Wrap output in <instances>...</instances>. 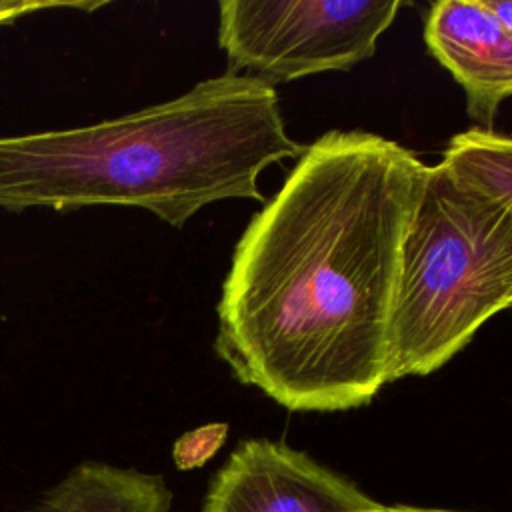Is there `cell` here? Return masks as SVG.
I'll use <instances>...</instances> for the list:
<instances>
[{"label":"cell","instance_id":"obj_4","mask_svg":"<svg viewBox=\"0 0 512 512\" xmlns=\"http://www.w3.org/2000/svg\"><path fill=\"white\" fill-rule=\"evenodd\" d=\"M398 8V0H224L218 42L230 74L274 86L372 58Z\"/></svg>","mask_w":512,"mask_h":512},{"label":"cell","instance_id":"obj_6","mask_svg":"<svg viewBox=\"0 0 512 512\" xmlns=\"http://www.w3.org/2000/svg\"><path fill=\"white\" fill-rule=\"evenodd\" d=\"M424 40L464 88L468 116L492 130L500 104L512 96V30L484 0H440L430 6Z\"/></svg>","mask_w":512,"mask_h":512},{"label":"cell","instance_id":"obj_3","mask_svg":"<svg viewBox=\"0 0 512 512\" xmlns=\"http://www.w3.org/2000/svg\"><path fill=\"white\" fill-rule=\"evenodd\" d=\"M512 308V196L428 166L400 252L388 384L442 368Z\"/></svg>","mask_w":512,"mask_h":512},{"label":"cell","instance_id":"obj_11","mask_svg":"<svg viewBox=\"0 0 512 512\" xmlns=\"http://www.w3.org/2000/svg\"><path fill=\"white\" fill-rule=\"evenodd\" d=\"M500 22L512 30V0H484Z\"/></svg>","mask_w":512,"mask_h":512},{"label":"cell","instance_id":"obj_5","mask_svg":"<svg viewBox=\"0 0 512 512\" xmlns=\"http://www.w3.org/2000/svg\"><path fill=\"white\" fill-rule=\"evenodd\" d=\"M350 478L284 442H240L212 478L202 512H358L376 506Z\"/></svg>","mask_w":512,"mask_h":512},{"label":"cell","instance_id":"obj_10","mask_svg":"<svg viewBox=\"0 0 512 512\" xmlns=\"http://www.w3.org/2000/svg\"><path fill=\"white\" fill-rule=\"evenodd\" d=\"M106 2H0V24L14 22L16 18L44 8H76L94 12L96 8L104 6Z\"/></svg>","mask_w":512,"mask_h":512},{"label":"cell","instance_id":"obj_1","mask_svg":"<svg viewBox=\"0 0 512 512\" xmlns=\"http://www.w3.org/2000/svg\"><path fill=\"white\" fill-rule=\"evenodd\" d=\"M428 166L378 134L306 146L240 236L218 302L216 354L296 412L366 406L388 384L406 228Z\"/></svg>","mask_w":512,"mask_h":512},{"label":"cell","instance_id":"obj_2","mask_svg":"<svg viewBox=\"0 0 512 512\" xmlns=\"http://www.w3.org/2000/svg\"><path fill=\"white\" fill-rule=\"evenodd\" d=\"M304 150L276 88L226 72L94 126L0 138V208L134 206L180 228L218 200L264 202L258 176Z\"/></svg>","mask_w":512,"mask_h":512},{"label":"cell","instance_id":"obj_8","mask_svg":"<svg viewBox=\"0 0 512 512\" xmlns=\"http://www.w3.org/2000/svg\"><path fill=\"white\" fill-rule=\"evenodd\" d=\"M444 164L456 174L512 196V138L492 130L472 128L456 134L446 150Z\"/></svg>","mask_w":512,"mask_h":512},{"label":"cell","instance_id":"obj_7","mask_svg":"<svg viewBox=\"0 0 512 512\" xmlns=\"http://www.w3.org/2000/svg\"><path fill=\"white\" fill-rule=\"evenodd\" d=\"M172 490L160 474L82 462L48 488L30 512H170Z\"/></svg>","mask_w":512,"mask_h":512},{"label":"cell","instance_id":"obj_12","mask_svg":"<svg viewBox=\"0 0 512 512\" xmlns=\"http://www.w3.org/2000/svg\"><path fill=\"white\" fill-rule=\"evenodd\" d=\"M358 512H452V510H434V508H416V506H384L376 504L368 510H358Z\"/></svg>","mask_w":512,"mask_h":512},{"label":"cell","instance_id":"obj_9","mask_svg":"<svg viewBox=\"0 0 512 512\" xmlns=\"http://www.w3.org/2000/svg\"><path fill=\"white\" fill-rule=\"evenodd\" d=\"M224 436H226L224 424H210V426H202L192 432H186L176 440L172 450L176 466L180 470L202 466L220 448V444L224 442Z\"/></svg>","mask_w":512,"mask_h":512}]
</instances>
